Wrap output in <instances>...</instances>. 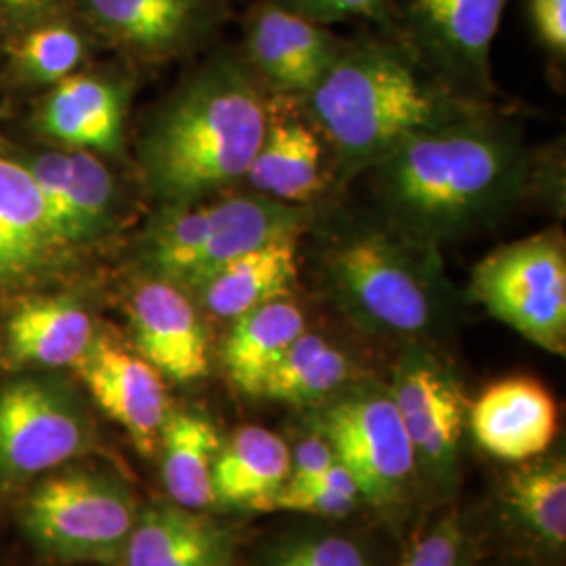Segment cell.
I'll return each mask as SVG.
<instances>
[{"label":"cell","mask_w":566,"mask_h":566,"mask_svg":"<svg viewBox=\"0 0 566 566\" xmlns=\"http://www.w3.org/2000/svg\"><path fill=\"white\" fill-rule=\"evenodd\" d=\"M371 170L386 224L439 250L506 217L528 191L533 160L506 126L474 112L409 139Z\"/></svg>","instance_id":"6da1fadb"},{"label":"cell","mask_w":566,"mask_h":566,"mask_svg":"<svg viewBox=\"0 0 566 566\" xmlns=\"http://www.w3.org/2000/svg\"><path fill=\"white\" fill-rule=\"evenodd\" d=\"M266 105L243 57L214 55L143 137L147 191L166 206H182L243 181L263 142Z\"/></svg>","instance_id":"7a4b0ae2"},{"label":"cell","mask_w":566,"mask_h":566,"mask_svg":"<svg viewBox=\"0 0 566 566\" xmlns=\"http://www.w3.org/2000/svg\"><path fill=\"white\" fill-rule=\"evenodd\" d=\"M304 99L343 181L376 168L426 130L476 112L422 78L405 49L376 41L343 44Z\"/></svg>","instance_id":"3957f363"},{"label":"cell","mask_w":566,"mask_h":566,"mask_svg":"<svg viewBox=\"0 0 566 566\" xmlns=\"http://www.w3.org/2000/svg\"><path fill=\"white\" fill-rule=\"evenodd\" d=\"M319 264L336 303L369 332L413 338L441 315L446 275L439 250L388 224L344 229L325 245Z\"/></svg>","instance_id":"277c9868"},{"label":"cell","mask_w":566,"mask_h":566,"mask_svg":"<svg viewBox=\"0 0 566 566\" xmlns=\"http://www.w3.org/2000/svg\"><path fill=\"white\" fill-rule=\"evenodd\" d=\"M306 206L277 202L261 193L166 206L143 240L149 275L193 292L221 266L263 243L303 235Z\"/></svg>","instance_id":"5b68a950"},{"label":"cell","mask_w":566,"mask_h":566,"mask_svg":"<svg viewBox=\"0 0 566 566\" xmlns=\"http://www.w3.org/2000/svg\"><path fill=\"white\" fill-rule=\"evenodd\" d=\"M137 516L135 495L120 476L76 462L32 481L18 510L25 539L63 565L120 563Z\"/></svg>","instance_id":"8992f818"},{"label":"cell","mask_w":566,"mask_h":566,"mask_svg":"<svg viewBox=\"0 0 566 566\" xmlns=\"http://www.w3.org/2000/svg\"><path fill=\"white\" fill-rule=\"evenodd\" d=\"M95 447V426L76 386L49 371L0 386V486L36 481L81 462Z\"/></svg>","instance_id":"52a82bcc"},{"label":"cell","mask_w":566,"mask_h":566,"mask_svg":"<svg viewBox=\"0 0 566 566\" xmlns=\"http://www.w3.org/2000/svg\"><path fill=\"white\" fill-rule=\"evenodd\" d=\"M470 294L547 353L566 350V245L560 231L507 243L474 266Z\"/></svg>","instance_id":"ba28073f"},{"label":"cell","mask_w":566,"mask_h":566,"mask_svg":"<svg viewBox=\"0 0 566 566\" xmlns=\"http://www.w3.org/2000/svg\"><path fill=\"white\" fill-rule=\"evenodd\" d=\"M313 426L353 474L365 502L390 507L403 497L418 462L386 388L346 390L317 411Z\"/></svg>","instance_id":"9c48e42d"},{"label":"cell","mask_w":566,"mask_h":566,"mask_svg":"<svg viewBox=\"0 0 566 566\" xmlns=\"http://www.w3.org/2000/svg\"><path fill=\"white\" fill-rule=\"evenodd\" d=\"M93 34L124 55L163 63L193 53L229 18V0H76Z\"/></svg>","instance_id":"30bf717a"},{"label":"cell","mask_w":566,"mask_h":566,"mask_svg":"<svg viewBox=\"0 0 566 566\" xmlns=\"http://www.w3.org/2000/svg\"><path fill=\"white\" fill-rule=\"evenodd\" d=\"M103 413L124 428L142 455H154L170 405L163 374L107 332H97L74 365Z\"/></svg>","instance_id":"8fae6325"},{"label":"cell","mask_w":566,"mask_h":566,"mask_svg":"<svg viewBox=\"0 0 566 566\" xmlns=\"http://www.w3.org/2000/svg\"><path fill=\"white\" fill-rule=\"evenodd\" d=\"M411 441L416 462L439 479L451 474L468 407L460 382L446 365L420 348H407L388 388Z\"/></svg>","instance_id":"7c38bea8"},{"label":"cell","mask_w":566,"mask_h":566,"mask_svg":"<svg viewBox=\"0 0 566 566\" xmlns=\"http://www.w3.org/2000/svg\"><path fill=\"white\" fill-rule=\"evenodd\" d=\"M507 0H401L411 41L451 82L489 91V55Z\"/></svg>","instance_id":"4fadbf2b"},{"label":"cell","mask_w":566,"mask_h":566,"mask_svg":"<svg viewBox=\"0 0 566 566\" xmlns=\"http://www.w3.org/2000/svg\"><path fill=\"white\" fill-rule=\"evenodd\" d=\"M126 315L133 348L163 378L177 385H191L208 376V332L187 290L147 275L130 290Z\"/></svg>","instance_id":"5bb4252c"},{"label":"cell","mask_w":566,"mask_h":566,"mask_svg":"<svg viewBox=\"0 0 566 566\" xmlns=\"http://www.w3.org/2000/svg\"><path fill=\"white\" fill-rule=\"evenodd\" d=\"M343 42L325 25L275 0H261L245 20L243 61L254 76L283 95H306L322 81Z\"/></svg>","instance_id":"9a60e30c"},{"label":"cell","mask_w":566,"mask_h":566,"mask_svg":"<svg viewBox=\"0 0 566 566\" xmlns=\"http://www.w3.org/2000/svg\"><path fill=\"white\" fill-rule=\"evenodd\" d=\"M97 327L74 294H34L11 306L2 325V364L11 371H57L74 367Z\"/></svg>","instance_id":"2e32d148"},{"label":"cell","mask_w":566,"mask_h":566,"mask_svg":"<svg viewBox=\"0 0 566 566\" xmlns=\"http://www.w3.org/2000/svg\"><path fill=\"white\" fill-rule=\"evenodd\" d=\"M65 256L32 175L0 156V290L39 282Z\"/></svg>","instance_id":"e0dca14e"},{"label":"cell","mask_w":566,"mask_h":566,"mask_svg":"<svg viewBox=\"0 0 566 566\" xmlns=\"http://www.w3.org/2000/svg\"><path fill=\"white\" fill-rule=\"evenodd\" d=\"M468 424L489 455L528 462L554 443L558 407L542 382L516 376L489 386L468 409Z\"/></svg>","instance_id":"ac0fdd59"},{"label":"cell","mask_w":566,"mask_h":566,"mask_svg":"<svg viewBox=\"0 0 566 566\" xmlns=\"http://www.w3.org/2000/svg\"><path fill=\"white\" fill-rule=\"evenodd\" d=\"M243 181L271 200L306 206L324 189V145L298 114L266 105L263 142Z\"/></svg>","instance_id":"d6986e66"},{"label":"cell","mask_w":566,"mask_h":566,"mask_svg":"<svg viewBox=\"0 0 566 566\" xmlns=\"http://www.w3.org/2000/svg\"><path fill=\"white\" fill-rule=\"evenodd\" d=\"M126 93L118 82L72 74L42 102L36 128L72 149L116 154L124 142Z\"/></svg>","instance_id":"ffe728a7"},{"label":"cell","mask_w":566,"mask_h":566,"mask_svg":"<svg viewBox=\"0 0 566 566\" xmlns=\"http://www.w3.org/2000/svg\"><path fill=\"white\" fill-rule=\"evenodd\" d=\"M301 235L263 243L224 264L193 292L203 308L221 319H235L264 303L287 298L298 280Z\"/></svg>","instance_id":"44dd1931"},{"label":"cell","mask_w":566,"mask_h":566,"mask_svg":"<svg viewBox=\"0 0 566 566\" xmlns=\"http://www.w3.org/2000/svg\"><path fill=\"white\" fill-rule=\"evenodd\" d=\"M227 535L200 512L168 504L139 510L122 566H229Z\"/></svg>","instance_id":"7402d4cb"},{"label":"cell","mask_w":566,"mask_h":566,"mask_svg":"<svg viewBox=\"0 0 566 566\" xmlns=\"http://www.w3.org/2000/svg\"><path fill=\"white\" fill-rule=\"evenodd\" d=\"M292 451L263 426H242L221 443L212 468L214 504L261 510L287 481Z\"/></svg>","instance_id":"603a6c76"},{"label":"cell","mask_w":566,"mask_h":566,"mask_svg":"<svg viewBox=\"0 0 566 566\" xmlns=\"http://www.w3.org/2000/svg\"><path fill=\"white\" fill-rule=\"evenodd\" d=\"M304 329L303 311L290 296L235 317L223 346L229 380L243 395L261 397L264 380Z\"/></svg>","instance_id":"cb8c5ba5"},{"label":"cell","mask_w":566,"mask_h":566,"mask_svg":"<svg viewBox=\"0 0 566 566\" xmlns=\"http://www.w3.org/2000/svg\"><path fill=\"white\" fill-rule=\"evenodd\" d=\"M214 422L193 409H170L160 432V474L172 504L202 512L214 506L212 468L221 449Z\"/></svg>","instance_id":"d4e9b609"},{"label":"cell","mask_w":566,"mask_h":566,"mask_svg":"<svg viewBox=\"0 0 566 566\" xmlns=\"http://www.w3.org/2000/svg\"><path fill=\"white\" fill-rule=\"evenodd\" d=\"M350 376L353 365L343 348L304 329L264 380L261 397L298 407L324 403L348 385Z\"/></svg>","instance_id":"484cf974"},{"label":"cell","mask_w":566,"mask_h":566,"mask_svg":"<svg viewBox=\"0 0 566 566\" xmlns=\"http://www.w3.org/2000/svg\"><path fill=\"white\" fill-rule=\"evenodd\" d=\"M504 500L512 516L531 535L547 546H565L566 465L563 458L525 462L512 470L507 474Z\"/></svg>","instance_id":"4316f807"},{"label":"cell","mask_w":566,"mask_h":566,"mask_svg":"<svg viewBox=\"0 0 566 566\" xmlns=\"http://www.w3.org/2000/svg\"><path fill=\"white\" fill-rule=\"evenodd\" d=\"M88 41L67 20L44 21L15 34L9 63L15 78L28 84H57L74 74L86 57Z\"/></svg>","instance_id":"83f0119b"},{"label":"cell","mask_w":566,"mask_h":566,"mask_svg":"<svg viewBox=\"0 0 566 566\" xmlns=\"http://www.w3.org/2000/svg\"><path fill=\"white\" fill-rule=\"evenodd\" d=\"M118 223V187L97 154L72 149L70 248L97 242Z\"/></svg>","instance_id":"f1b7e54d"},{"label":"cell","mask_w":566,"mask_h":566,"mask_svg":"<svg viewBox=\"0 0 566 566\" xmlns=\"http://www.w3.org/2000/svg\"><path fill=\"white\" fill-rule=\"evenodd\" d=\"M361 493L353 474L338 460L325 470L324 476L308 486H282L259 512H304L340 518L359 504Z\"/></svg>","instance_id":"f546056e"},{"label":"cell","mask_w":566,"mask_h":566,"mask_svg":"<svg viewBox=\"0 0 566 566\" xmlns=\"http://www.w3.org/2000/svg\"><path fill=\"white\" fill-rule=\"evenodd\" d=\"M41 191L51 224L61 245L70 252V189H72V151H42L21 163Z\"/></svg>","instance_id":"4dcf8cb0"},{"label":"cell","mask_w":566,"mask_h":566,"mask_svg":"<svg viewBox=\"0 0 566 566\" xmlns=\"http://www.w3.org/2000/svg\"><path fill=\"white\" fill-rule=\"evenodd\" d=\"M264 566H369V563L357 542L340 535H322L280 547Z\"/></svg>","instance_id":"1f68e13d"},{"label":"cell","mask_w":566,"mask_h":566,"mask_svg":"<svg viewBox=\"0 0 566 566\" xmlns=\"http://www.w3.org/2000/svg\"><path fill=\"white\" fill-rule=\"evenodd\" d=\"M399 566H464V533L455 521L430 528L407 549Z\"/></svg>","instance_id":"d6a6232c"},{"label":"cell","mask_w":566,"mask_h":566,"mask_svg":"<svg viewBox=\"0 0 566 566\" xmlns=\"http://www.w3.org/2000/svg\"><path fill=\"white\" fill-rule=\"evenodd\" d=\"M306 20L329 25L353 18H382L386 0H275Z\"/></svg>","instance_id":"836d02e7"},{"label":"cell","mask_w":566,"mask_h":566,"mask_svg":"<svg viewBox=\"0 0 566 566\" xmlns=\"http://www.w3.org/2000/svg\"><path fill=\"white\" fill-rule=\"evenodd\" d=\"M336 462V455L327 441L319 434H313L298 443L292 453L290 476L283 486H308L317 483L325 474V470Z\"/></svg>","instance_id":"e575fe53"},{"label":"cell","mask_w":566,"mask_h":566,"mask_svg":"<svg viewBox=\"0 0 566 566\" xmlns=\"http://www.w3.org/2000/svg\"><path fill=\"white\" fill-rule=\"evenodd\" d=\"M67 0H0V28L20 34L44 21L60 18Z\"/></svg>","instance_id":"d590c367"},{"label":"cell","mask_w":566,"mask_h":566,"mask_svg":"<svg viewBox=\"0 0 566 566\" xmlns=\"http://www.w3.org/2000/svg\"><path fill=\"white\" fill-rule=\"evenodd\" d=\"M531 20L539 41L563 55L566 51V0H531Z\"/></svg>","instance_id":"8d00e7d4"}]
</instances>
